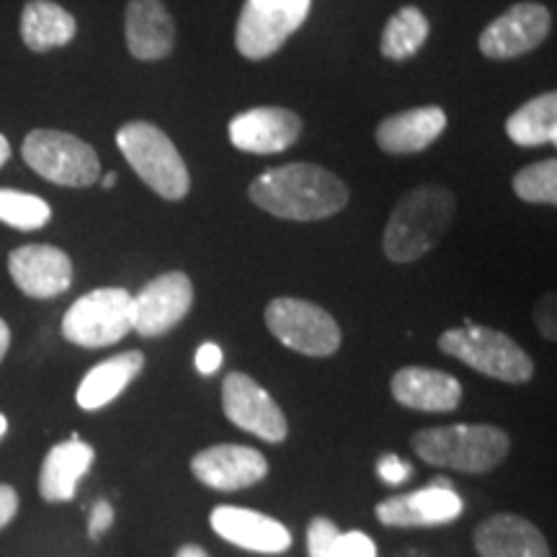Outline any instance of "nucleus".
I'll use <instances>...</instances> for the list:
<instances>
[{
	"label": "nucleus",
	"instance_id": "f257e3e1",
	"mask_svg": "<svg viewBox=\"0 0 557 557\" xmlns=\"http://www.w3.org/2000/svg\"><path fill=\"white\" fill-rule=\"evenodd\" d=\"M248 197L278 220L315 222L338 214L348 205V189L338 176L312 163H289L261 173Z\"/></svg>",
	"mask_w": 557,
	"mask_h": 557
},
{
	"label": "nucleus",
	"instance_id": "f03ea898",
	"mask_svg": "<svg viewBox=\"0 0 557 557\" xmlns=\"http://www.w3.org/2000/svg\"><path fill=\"white\" fill-rule=\"evenodd\" d=\"M455 194L444 186H418L408 191L389 214L382 248L395 263H410L426 256L447 235L455 220Z\"/></svg>",
	"mask_w": 557,
	"mask_h": 557
},
{
	"label": "nucleus",
	"instance_id": "7ed1b4c3",
	"mask_svg": "<svg viewBox=\"0 0 557 557\" xmlns=\"http://www.w3.org/2000/svg\"><path fill=\"white\" fill-rule=\"evenodd\" d=\"M410 447L426 465L480 475L504 462L511 438L506 431L483 423H451L416 431Z\"/></svg>",
	"mask_w": 557,
	"mask_h": 557
},
{
	"label": "nucleus",
	"instance_id": "20e7f679",
	"mask_svg": "<svg viewBox=\"0 0 557 557\" xmlns=\"http://www.w3.org/2000/svg\"><path fill=\"white\" fill-rule=\"evenodd\" d=\"M116 145L127 158L132 171L150 186L158 197L178 201L191 189V176L184 158L171 143V137L156 124L135 120L122 124L116 132Z\"/></svg>",
	"mask_w": 557,
	"mask_h": 557
},
{
	"label": "nucleus",
	"instance_id": "39448f33",
	"mask_svg": "<svg viewBox=\"0 0 557 557\" xmlns=\"http://www.w3.org/2000/svg\"><path fill=\"white\" fill-rule=\"evenodd\" d=\"M438 348L451 359L462 361L485 377L521 385L534 374V361L517 341L506 333L468 323L465 329L444 331L438 336Z\"/></svg>",
	"mask_w": 557,
	"mask_h": 557
},
{
	"label": "nucleus",
	"instance_id": "423d86ee",
	"mask_svg": "<svg viewBox=\"0 0 557 557\" xmlns=\"http://www.w3.org/2000/svg\"><path fill=\"white\" fill-rule=\"evenodd\" d=\"M26 165L58 186L86 189L101 176V163L86 139L60 129H34L21 145Z\"/></svg>",
	"mask_w": 557,
	"mask_h": 557
},
{
	"label": "nucleus",
	"instance_id": "0eeeda50",
	"mask_svg": "<svg viewBox=\"0 0 557 557\" xmlns=\"http://www.w3.org/2000/svg\"><path fill=\"white\" fill-rule=\"evenodd\" d=\"M132 331V295L122 287L88 292L70 305L62 318V336L73 346H114Z\"/></svg>",
	"mask_w": 557,
	"mask_h": 557
},
{
	"label": "nucleus",
	"instance_id": "6e6552de",
	"mask_svg": "<svg viewBox=\"0 0 557 557\" xmlns=\"http://www.w3.org/2000/svg\"><path fill=\"white\" fill-rule=\"evenodd\" d=\"M267 329L278 344L305 357H331L341 348L336 318L320 305L297 297H276L267 305Z\"/></svg>",
	"mask_w": 557,
	"mask_h": 557
},
{
	"label": "nucleus",
	"instance_id": "1a4fd4ad",
	"mask_svg": "<svg viewBox=\"0 0 557 557\" xmlns=\"http://www.w3.org/2000/svg\"><path fill=\"white\" fill-rule=\"evenodd\" d=\"M308 13L310 0H246L235 26V47L243 58L267 60L282 50Z\"/></svg>",
	"mask_w": 557,
	"mask_h": 557
},
{
	"label": "nucleus",
	"instance_id": "9d476101",
	"mask_svg": "<svg viewBox=\"0 0 557 557\" xmlns=\"http://www.w3.org/2000/svg\"><path fill=\"white\" fill-rule=\"evenodd\" d=\"M194 305V284L184 271L152 278L137 297H132V331L143 338H156L189 315Z\"/></svg>",
	"mask_w": 557,
	"mask_h": 557
},
{
	"label": "nucleus",
	"instance_id": "9b49d317",
	"mask_svg": "<svg viewBox=\"0 0 557 557\" xmlns=\"http://www.w3.org/2000/svg\"><path fill=\"white\" fill-rule=\"evenodd\" d=\"M222 410L230 423L269 444H282L289 434L287 418L276 400L243 372H230L222 382Z\"/></svg>",
	"mask_w": 557,
	"mask_h": 557
},
{
	"label": "nucleus",
	"instance_id": "f8f14e48",
	"mask_svg": "<svg viewBox=\"0 0 557 557\" xmlns=\"http://www.w3.org/2000/svg\"><path fill=\"white\" fill-rule=\"evenodd\" d=\"M465 504L447 478H436L421 491L403 493L382 500L374 508L380 524L385 527H438L451 524L462 517Z\"/></svg>",
	"mask_w": 557,
	"mask_h": 557
},
{
	"label": "nucleus",
	"instance_id": "ddd939ff",
	"mask_svg": "<svg viewBox=\"0 0 557 557\" xmlns=\"http://www.w3.org/2000/svg\"><path fill=\"white\" fill-rule=\"evenodd\" d=\"M549 26L553 21L545 5L517 3L485 26L478 47L491 60H513L540 47L547 39Z\"/></svg>",
	"mask_w": 557,
	"mask_h": 557
},
{
	"label": "nucleus",
	"instance_id": "4468645a",
	"mask_svg": "<svg viewBox=\"0 0 557 557\" xmlns=\"http://www.w3.org/2000/svg\"><path fill=\"white\" fill-rule=\"evenodd\" d=\"M191 472L207 487L233 493L261 483L269 472V462L259 449L243 444H214L191 457Z\"/></svg>",
	"mask_w": 557,
	"mask_h": 557
},
{
	"label": "nucleus",
	"instance_id": "2eb2a0df",
	"mask_svg": "<svg viewBox=\"0 0 557 557\" xmlns=\"http://www.w3.org/2000/svg\"><path fill=\"white\" fill-rule=\"evenodd\" d=\"M9 271L26 297L52 299L73 284V261L65 250L47 243L21 246L9 256Z\"/></svg>",
	"mask_w": 557,
	"mask_h": 557
},
{
	"label": "nucleus",
	"instance_id": "dca6fc26",
	"mask_svg": "<svg viewBox=\"0 0 557 557\" xmlns=\"http://www.w3.org/2000/svg\"><path fill=\"white\" fill-rule=\"evenodd\" d=\"M209 527L230 545L261 555H282L292 547V534L282 521L240 506H218L209 513Z\"/></svg>",
	"mask_w": 557,
	"mask_h": 557
},
{
	"label": "nucleus",
	"instance_id": "f3484780",
	"mask_svg": "<svg viewBox=\"0 0 557 557\" xmlns=\"http://www.w3.org/2000/svg\"><path fill=\"white\" fill-rule=\"evenodd\" d=\"M302 135V120L289 109L259 107L233 116L230 143L253 156H274L292 148Z\"/></svg>",
	"mask_w": 557,
	"mask_h": 557
},
{
	"label": "nucleus",
	"instance_id": "a211bd4d",
	"mask_svg": "<svg viewBox=\"0 0 557 557\" xmlns=\"http://www.w3.org/2000/svg\"><path fill=\"white\" fill-rule=\"evenodd\" d=\"M393 398L403 408L421 410V413H447L462 403V385L447 372L429 367H403L395 372Z\"/></svg>",
	"mask_w": 557,
	"mask_h": 557
},
{
	"label": "nucleus",
	"instance_id": "6ab92c4d",
	"mask_svg": "<svg viewBox=\"0 0 557 557\" xmlns=\"http://www.w3.org/2000/svg\"><path fill=\"white\" fill-rule=\"evenodd\" d=\"M127 50L135 60H163L176 45V26L160 0H129L124 13Z\"/></svg>",
	"mask_w": 557,
	"mask_h": 557
},
{
	"label": "nucleus",
	"instance_id": "aec40b11",
	"mask_svg": "<svg viewBox=\"0 0 557 557\" xmlns=\"http://www.w3.org/2000/svg\"><path fill=\"white\" fill-rule=\"evenodd\" d=\"M480 557H549L547 540L517 513H493L472 534Z\"/></svg>",
	"mask_w": 557,
	"mask_h": 557
},
{
	"label": "nucleus",
	"instance_id": "412c9836",
	"mask_svg": "<svg viewBox=\"0 0 557 557\" xmlns=\"http://www.w3.org/2000/svg\"><path fill=\"white\" fill-rule=\"evenodd\" d=\"M444 129H447L444 109L418 107L382 120L374 137H377L380 150L389 156H410V152H421L434 145Z\"/></svg>",
	"mask_w": 557,
	"mask_h": 557
},
{
	"label": "nucleus",
	"instance_id": "4be33fe9",
	"mask_svg": "<svg viewBox=\"0 0 557 557\" xmlns=\"http://www.w3.org/2000/svg\"><path fill=\"white\" fill-rule=\"evenodd\" d=\"M94 447L81 442L78 434H73L70 442H62L58 447L47 451L45 465L39 475V493L50 504L70 500L78 491V483L86 478V472L94 465Z\"/></svg>",
	"mask_w": 557,
	"mask_h": 557
},
{
	"label": "nucleus",
	"instance_id": "5701e85b",
	"mask_svg": "<svg viewBox=\"0 0 557 557\" xmlns=\"http://www.w3.org/2000/svg\"><path fill=\"white\" fill-rule=\"evenodd\" d=\"M145 357L143 351H124L116 354L101 364H96L90 372L83 377L78 385V406L83 410H99L109 406L111 400H116L127 389L132 382L137 380V374L143 372Z\"/></svg>",
	"mask_w": 557,
	"mask_h": 557
},
{
	"label": "nucleus",
	"instance_id": "b1692460",
	"mask_svg": "<svg viewBox=\"0 0 557 557\" xmlns=\"http://www.w3.org/2000/svg\"><path fill=\"white\" fill-rule=\"evenodd\" d=\"M73 13L52 0H29L21 13V39L32 52H50L75 39Z\"/></svg>",
	"mask_w": 557,
	"mask_h": 557
},
{
	"label": "nucleus",
	"instance_id": "393cba45",
	"mask_svg": "<svg viewBox=\"0 0 557 557\" xmlns=\"http://www.w3.org/2000/svg\"><path fill=\"white\" fill-rule=\"evenodd\" d=\"M506 135L521 148H537V145L557 143V96L542 94L513 111L506 122Z\"/></svg>",
	"mask_w": 557,
	"mask_h": 557
},
{
	"label": "nucleus",
	"instance_id": "a878e982",
	"mask_svg": "<svg viewBox=\"0 0 557 557\" xmlns=\"http://www.w3.org/2000/svg\"><path fill=\"white\" fill-rule=\"evenodd\" d=\"M310 557H377V545L364 532H341L331 519L315 517L308 527Z\"/></svg>",
	"mask_w": 557,
	"mask_h": 557
},
{
	"label": "nucleus",
	"instance_id": "bb28decb",
	"mask_svg": "<svg viewBox=\"0 0 557 557\" xmlns=\"http://www.w3.org/2000/svg\"><path fill=\"white\" fill-rule=\"evenodd\" d=\"M429 39V18L416 5L400 9L393 18L387 21L385 32L380 39V52L387 60H408L426 45Z\"/></svg>",
	"mask_w": 557,
	"mask_h": 557
},
{
	"label": "nucleus",
	"instance_id": "cd10ccee",
	"mask_svg": "<svg viewBox=\"0 0 557 557\" xmlns=\"http://www.w3.org/2000/svg\"><path fill=\"white\" fill-rule=\"evenodd\" d=\"M52 220V207L34 194L0 189V222L16 230H39Z\"/></svg>",
	"mask_w": 557,
	"mask_h": 557
},
{
	"label": "nucleus",
	"instance_id": "c85d7f7f",
	"mask_svg": "<svg viewBox=\"0 0 557 557\" xmlns=\"http://www.w3.org/2000/svg\"><path fill=\"white\" fill-rule=\"evenodd\" d=\"M513 191L532 205H555L557 201V160H540L513 176Z\"/></svg>",
	"mask_w": 557,
	"mask_h": 557
},
{
	"label": "nucleus",
	"instance_id": "c756f323",
	"mask_svg": "<svg viewBox=\"0 0 557 557\" xmlns=\"http://www.w3.org/2000/svg\"><path fill=\"white\" fill-rule=\"evenodd\" d=\"M410 472H413V468L403 462L398 455H385L377 462V475L387 485H403L410 478Z\"/></svg>",
	"mask_w": 557,
	"mask_h": 557
},
{
	"label": "nucleus",
	"instance_id": "7c9ffc66",
	"mask_svg": "<svg viewBox=\"0 0 557 557\" xmlns=\"http://www.w3.org/2000/svg\"><path fill=\"white\" fill-rule=\"evenodd\" d=\"M555 292H549V295H545L540 299V305L534 308V323H537V329L542 336H545L547 341H555L557 338V325H555Z\"/></svg>",
	"mask_w": 557,
	"mask_h": 557
},
{
	"label": "nucleus",
	"instance_id": "2f4dec72",
	"mask_svg": "<svg viewBox=\"0 0 557 557\" xmlns=\"http://www.w3.org/2000/svg\"><path fill=\"white\" fill-rule=\"evenodd\" d=\"M111 524H114V508H111L109 500H96L88 517L90 540H99L103 532H109Z\"/></svg>",
	"mask_w": 557,
	"mask_h": 557
},
{
	"label": "nucleus",
	"instance_id": "473e14b6",
	"mask_svg": "<svg viewBox=\"0 0 557 557\" xmlns=\"http://www.w3.org/2000/svg\"><path fill=\"white\" fill-rule=\"evenodd\" d=\"M194 364L201 374H214L222 367V348L218 344H201Z\"/></svg>",
	"mask_w": 557,
	"mask_h": 557
},
{
	"label": "nucleus",
	"instance_id": "72a5a7b5",
	"mask_svg": "<svg viewBox=\"0 0 557 557\" xmlns=\"http://www.w3.org/2000/svg\"><path fill=\"white\" fill-rule=\"evenodd\" d=\"M18 511V493L11 485H0V529L9 527Z\"/></svg>",
	"mask_w": 557,
	"mask_h": 557
},
{
	"label": "nucleus",
	"instance_id": "f704fd0d",
	"mask_svg": "<svg viewBox=\"0 0 557 557\" xmlns=\"http://www.w3.org/2000/svg\"><path fill=\"white\" fill-rule=\"evenodd\" d=\"M11 346V329L5 325V320L0 318V361L5 359V351H9Z\"/></svg>",
	"mask_w": 557,
	"mask_h": 557
},
{
	"label": "nucleus",
	"instance_id": "c9c22d12",
	"mask_svg": "<svg viewBox=\"0 0 557 557\" xmlns=\"http://www.w3.org/2000/svg\"><path fill=\"white\" fill-rule=\"evenodd\" d=\"M176 557H209L199 545H184L176 553Z\"/></svg>",
	"mask_w": 557,
	"mask_h": 557
},
{
	"label": "nucleus",
	"instance_id": "e433bc0d",
	"mask_svg": "<svg viewBox=\"0 0 557 557\" xmlns=\"http://www.w3.org/2000/svg\"><path fill=\"white\" fill-rule=\"evenodd\" d=\"M9 158H11V145H9V139L0 135V169L9 163Z\"/></svg>",
	"mask_w": 557,
	"mask_h": 557
},
{
	"label": "nucleus",
	"instance_id": "4c0bfd02",
	"mask_svg": "<svg viewBox=\"0 0 557 557\" xmlns=\"http://www.w3.org/2000/svg\"><path fill=\"white\" fill-rule=\"evenodd\" d=\"M114 184H116V173H107V176H103V181H101L103 189H114Z\"/></svg>",
	"mask_w": 557,
	"mask_h": 557
},
{
	"label": "nucleus",
	"instance_id": "58836bf2",
	"mask_svg": "<svg viewBox=\"0 0 557 557\" xmlns=\"http://www.w3.org/2000/svg\"><path fill=\"white\" fill-rule=\"evenodd\" d=\"M5 431H9V418L0 413V438L5 436Z\"/></svg>",
	"mask_w": 557,
	"mask_h": 557
}]
</instances>
